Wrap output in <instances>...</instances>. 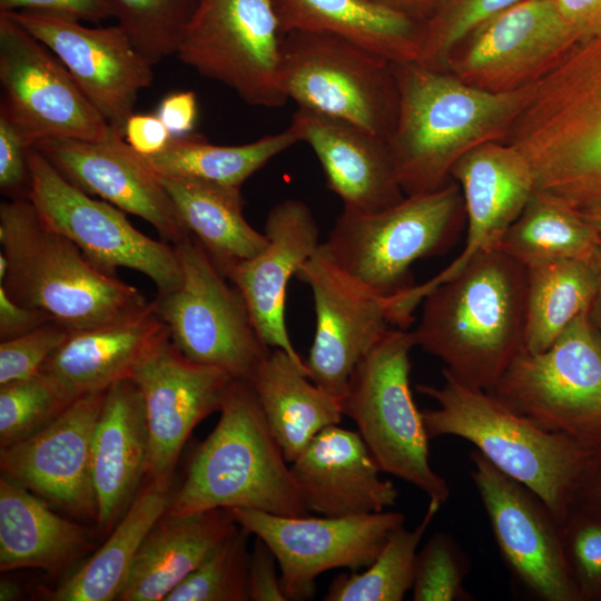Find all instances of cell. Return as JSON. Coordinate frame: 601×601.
<instances>
[{
  "mask_svg": "<svg viewBox=\"0 0 601 601\" xmlns=\"http://www.w3.org/2000/svg\"><path fill=\"white\" fill-rule=\"evenodd\" d=\"M265 235L267 246L230 267L225 276L243 295L260 339L305 365L287 331L286 290L292 276L321 246L319 228L304 201L285 199L268 213Z\"/></svg>",
  "mask_w": 601,
  "mask_h": 601,
  "instance_id": "603a6c76",
  "label": "cell"
},
{
  "mask_svg": "<svg viewBox=\"0 0 601 601\" xmlns=\"http://www.w3.org/2000/svg\"><path fill=\"white\" fill-rule=\"evenodd\" d=\"M578 43L553 0H524L475 28L444 70L486 91H513L538 82Z\"/></svg>",
  "mask_w": 601,
  "mask_h": 601,
  "instance_id": "2e32d148",
  "label": "cell"
},
{
  "mask_svg": "<svg viewBox=\"0 0 601 601\" xmlns=\"http://www.w3.org/2000/svg\"><path fill=\"white\" fill-rule=\"evenodd\" d=\"M599 244L580 210L535 190L497 249L525 268L562 259L593 260Z\"/></svg>",
  "mask_w": 601,
  "mask_h": 601,
  "instance_id": "d590c367",
  "label": "cell"
},
{
  "mask_svg": "<svg viewBox=\"0 0 601 601\" xmlns=\"http://www.w3.org/2000/svg\"><path fill=\"white\" fill-rule=\"evenodd\" d=\"M506 138L529 162L535 190L578 210L601 204V33L535 82Z\"/></svg>",
  "mask_w": 601,
  "mask_h": 601,
  "instance_id": "3957f363",
  "label": "cell"
},
{
  "mask_svg": "<svg viewBox=\"0 0 601 601\" xmlns=\"http://www.w3.org/2000/svg\"><path fill=\"white\" fill-rule=\"evenodd\" d=\"M296 277L313 294L315 334L304 361L308 377L341 396L359 359L391 325L383 298L339 268L321 246Z\"/></svg>",
  "mask_w": 601,
  "mask_h": 601,
  "instance_id": "ffe728a7",
  "label": "cell"
},
{
  "mask_svg": "<svg viewBox=\"0 0 601 601\" xmlns=\"http://www.w3.org/2000/svg\"><path fill=\"white\" fill-rule=\"evenodd\" d=\"M169 331L152 302L108 323L71 331L41 367L72 400L130 378Z\"/></svg>",
  "mask_w": 601,
  "mask_h": 601,
  "instance_id": "4316f807",
  "label": "cell"
},
{
  "mask_svg": "<svg viewBox=\"0 0 601 601\" xmlns=\"http://www.w3.org/2000/svg\"><path fill=\"white\" fill-rule=\"evenodd\" d=\"M415 346L459 382L491 392L524 348L526 268L495 248L422 300Z\"/></svg>",
  "mask_w": 601,
  "mask_h": 601,
  "instance_id": "7a4b0ae2",
  "label": "cell"
},
{
  "mask_svg": "<svg viewBox=\"0 0 601 601\" xmlns=\"http://www.w3.org/2000/svg\"><path fill=\"white\" fill-rule=\"evenodd\" d=\"M451 177L462 193L466 239L461 254L437 274L441 282L497 248L535 191L529 162L508 142L492 141L472 149L454 165Z\"/></svg>",
  "mask_w": 601,
  "mask_h": 601,
  "instance_id": "cb8c5ba5",
  "label": "cell"
},
{
  "mask_svg": "<svg viewBox=\"0 0 601 601\" xmlns=\"http://www.w3.org/2000/svg\"><path fill=\"white\" fill-rule=\"evenodd\" d=\"M580 213L593 229L597 242L601 247V204L580 210Z\"/></svg>",
  "mask_w": 601,
  "mask_h": 601,
  "instance_id": "6f0895ef",
  "label": "cell"
},
{
  "mask_svg": "<svg viewBox=\"0 0 601 601\" xmlns=\"http://www.w3.org/2000/svg\"><path fill=\"white\" fill-rule=\"evenodd\" d=\"M230 512L239 526L273 551L284 593L295 601L313 598L315 580L326 571L367 568L405 521L403 513L393 511L342 518L285 516L243 508Z\"/></svg>",
  "mask_w": 601,
  "mask_h": 601,
  "instance_id": "9a60e30c",
  "label": "cell"
},
{
  "mask_svg": "<svg viewBox=\"0 0 601 601\" xmlns=\"http://www.w3.org/2000/svg\"><path fill=\"white\" fill-rule=\"evenodd\" d=\"M156 115L173 137L191 134L197 119V100L194 91L167 95L158 106Z\"/></svg>",
  "mask_w": 601,
  "mask_h": 601,
  "instance_id": "f5cc1de1",
  "label": "cell"
},
{
  "mask_svg": "<svg viewBox=\"0 0 601 601\" xmlns=\"http://www.w3.org/2000/svg\"><path fill=\"white\" fill-rule=\"evenodd\" d=\"M249 534L238 525L165 601L249 600Z\"/></svg>",
  "mask_w": 601,
  "mask_h": 601,
  "instance_id": "ab89813d",
  "label": "cell"
},
{
  "mask_svg": "<svg viewBox=\"0 0 601 601\" xmlns=\"http://www.w3.org/2000/svg\"><path fill=\"white\" fill-rule=\"evenodd\" d=\"M470 459L471 477L514 581L539 600L581 601L566 568L560 524L548 506L477 450Z\"/></svg>",
  "mask_w": 601,
  "mask_h": 601,
  "instance_id": "e0dca14e",
  "label": "cell"
},
{
  "mask_svg": "<svg viewBox=\"0 0 601 601\" xmlns=\"http://www.w3.org/2000/svg\"><path fill=\"white\" fill-rule=\"evenodd\" d=\"M213 432L195 450L166 510L253 509L302 516L308 510L250 383L234 380Z\"/></svg>",
  "mask_w": 601,
  "mask_h": 601,
  "instance_id": "277c9868",
  "label": "cell"
},
{
  "mask_svg": "<svg viewBox=\"0 0 601 601\" xmlns=\"http://www.w3.org/2000/svg\"><path fill=\"white\" fill-rule=\"evenodd\" d=\"M464 223L460 186L450 181L378 211L343 207L322 247L345 273L388 299L415 285L411 267L416 260L443 255L456 244Z\"/></svg>",
  "mask_w": 601,
  "mask_h": 601,
  "instance_id": "52a82bcc",
  "label": "cell"
},
{
  "mask_svg": "<svg viewBox=\"0 0 601 601\" xmlns=\"http://www.w3.org/2000/svg\"><path fill=\"white\" fill-rule=\"evenodd\" d=\"M279 83L298 108L341 119L388 138L398 90L395 63L325 33L282 35Z\"/></svg>",
  "mask_w": 601,
  "mask_h": 601,
  "instance_id": "9c48e42d",
  "label": "cell"
},
{
  "mask_svg": "<svg viewBox=\"0 0 601 601\" xmlns=\"http://www.w3.org/2000/svg\"><path fill=\"white\" fill-rule=\"evenodd\" d=\"M20 10L60 13L91 22L110 18L107 0H0V12Z\"/></svg>",
  "mask_w": 601,
  "mask_h": 601,
  "instance_id": "c3c4849f",
  "label": "cell"
},
{
  "mask_svg": "<svg viewBox=\"0 0 601 601\" xmlns=\"http://www.w3.org/2000/svg\"><path fill=\"white\" fill-rule=\"evenodd\" d=\"M289 464L307 510L324 516L382 512L398 496L394 484L380 477L359 433L338 424L322 430Z\"/></svg>",
  "mask_w": 601,
  "mask_h": 601,
  "instance_id": "d4e9b609",
  "label": "cell"
},
{
  "mask_svg": "<svg viewBox=\"0 0 601 601\" xmlns=\"http://www.w3.org/2000/svg\"><path fill=\"white\" fill-rule=\"evenodd\" d=\"M280 39L270 0H199L176 55L246 104L279 108Z\"/></svg>",
  "mask_w": 601,
  "mask_h": 601,
  "instance_id": "4fadbf2b",
  "label": "cell"
},
{
  "mask_svg": "<svg viewBox=\"0 0 601 601\" xmlns=\"http://www.w3.org/2000/svg\"><path fill=\"white\" fill-rule=\"evenodd\" d=\"M441 505L428 502L421 522L412 530L396 528L375 560L362 572L337 575L325 601H401L412 590L420 543Z\"/></svg>",
  "mask_w": 601,
  "mask_h": 601,
  "instance_id": "74e56055",
  "label": "cell"
},
{
  "mask_svg": "<svg viewBox=\"0 0 601 601\" xmlns=\"http://www.w3.org/2000/svg\"><path fill=\"white\" fill-rule=\"evenodd\" d=\"M31 146L0 106V190L9 199L28 198Z\"/></svg>",
  "mask_w": 601,
  "mask_h": 601,
  "instance_id": "bcb514c9",
  "label": "cell"
},
{
  "mask_svg": "<svg viewBox=\"0 0 601 601\" xmlns=\"http://www.w3.org/2000/svg\"><path fill=\"white\" fill-rule=\"evenodd\" d=\"M3 13L46 45L107 122L124 134L139 92L154 78L152 65L125 30L117 23L92 28L77 18L52 12Z\"/></svg>",
  "mask_w": 601,
  "mask_h": 601,
  "instance_id": "d6986e66",
  "label": "cell"
},
{
  "mask_svg": "<svg viewBox=\"0 0 601 601\" xmlns=\"http://www.w3.org/2000/svg\"><path fill=\"white\" fill-rule=\"evenodd\" d=\"M130 378L141 393L149 434L144 482L171 491L185 443L198 423L220 410L235 378L188 359L169 337L141 361Z\"/></svg>",
  "mask_w": 601,
  "mask_h": 601,
  "instance_id": "ac0fdd59",
  "label": "cell"
},
{
  "mask_svg": "<svg viewBox=\"0 0 601 601\" xmlns=\"http://www.w3.org/2000/svg\"><path fill=\"white\" fill-rule=\"evenodd\" d=\"M90 546L82 525L53 512L18 481L0 477V571L59 573Z\"/></svg>",
  "mask_w": 601,
  "mask_h": 601,
  "instance_id": "4dcf8cb0",
  "label": "cell"
},
{
  "mask_svg": "<svg viewBox=\"0 0 601 601\" xmlns=\"http://www.w3.org/2000/svg\"><path fill=\"white\" fill-rule=\"evenodd\" d=\"M171 137L156 114H132L124 127L126 142L141 156L160 152L167 147Z\"/></svg>",
  "mask_w": 601,
  "mask_h": 601,
  "instance_id": "681fc988",
  "label": "cell"
},
{
  "mask_svg": "<svg viewBox=\"0 0 601 601\" xmlns=\"http://www.w3.org/2000/svg\"><path fill=\"white\" fill-rule=\"evenodd\" d=\"M149 434L141 393L131 378L105 393L92 443L97 528L108 534L138 495L146 475Z\"/></svg>",
  "mask_w": 601,
  "mask_h": 601,
  "instance_id": "83f0119b",
  "label": "cell"
},
{
  "mask_svg": "<svg viewBox=\"0 0 601 601\" xmlns=\"http://www.w3.org/2000/svg\"><path fill=\"white\" fill-rule=\"evenodd\" d=\"M41 152L72 185L90 196L148 221L161 239L175 245L188 231L159 176L115 128L102 140L48 139Z\"/></svg>",
  "mask_w": 601,
  "mask_h": 601,
  "instance_id": "7402d4cb",
  "label": "cell"
},
{
  "mask_svg": "<svg viewBox=\"0 0 601 601\" xmlns=\"http://www.w3.org/2000/svg\"><path fill=\"white\" fill-rule=\"evenodd\" d=\"M280 33L338 37L394 63L417 62L424 21L372 0H270Z\"/></svg>",
  "mask_w": 601,
  "mask_h": 601,
  "instance_id": "f546056e",
  "label": "cell"
},
{
  "mask_svg": "<svg viewBox=\"0 0 601 601\" xmlns=\"http://www.w3.org/2000/svg\"><path fill=\"white\" fill-rule=\"evenodd\" d=\"M71 329L50 322L21 336L0 342V385L37 375Z\"/></svg>",
  "mask_w": 601,
  "mask_h": 601,
  "instance_id": "f6af8a7d",
  "label": "cell"
},
{
  "mask_svg": "<svg viewBox=\"0 0 601 601\" xmlns=\"http://www.w3.org/2000/svg\"><path fill=\"white\" fill-rule=\"evenodd\" d=\"M595 287L594 259H562L526 268L524 349H546L590 309Z\"/></svg>",
  "mask_w": 601,
  "mask_h": 601,
  "instance_id": "8d00e7d4",
  "label": "cell"
},
{
  "mask_svg": "<svg viewBox=\"0 0 601 601\" xmlns=\"http://www.w3.org/2000/svg\"><path fill=\"white\" fill-rule=\"evenodd\" d=\"M0 106L31 148L48 139L102 140L112 127L62 61L0 12Z\"/></svg>",
  "mask_w": 601,
  "mask_h": 601,
  "instance_id": "5bb4252c",
  "label": "cell"
},
{
  "mask_svg": "<svg viewBox=\"0 0 601 601\" xmlns=\"http://www.w3.org/2000/svg\"><path fill=\"white\" fill-rule=\"evenodd\" d=\"M105 393L75 400L35 435L0 449L2 474L69 513L97 523L92 443Z\"/></svg>",
  "mask_w": 601,
  "mask_h": 601,
  "instance_id": "44dd1931",
  "label": "cell"
},
{
  "mask_svg": "<svg viewBox=\"0 0 601 601\" xmlns=\"http://www.w3.org/2000/svg\"><path fill=\"white\" fill-rule=\"evenodd\" d=\"M413 18L425 20L441 0H372Z\"/></svg>",
  "mask_w": 601,
  "mask_h": 601,
  "instance_id": "11a10c76",
  "label": "cell"
},
{
  "mask_svg": "<svg viewBox=\"0 0 601 601\" xmlns=\"http://www.w3.org/2000/svg\"><path fill=\"white\" fill-rule=\"evenodd\" d=\"M442 372L441 386L416 385L418 393L437 404L422 411L428 439L456 436L469 441L496 469L536 494L560 524L590 450L563 434L543 430L492 393Z\"/></svg>",
  "mask_w": 601,
  "mask_h": 601,
  "instance_id": "8992f818",
  "label": "cell"
},
{
  "mask_svg": "<svg viewBox=\"0 0 601 601\" xmlns=\"http://www.w3.org/2000/svg\"><path fill=\"white\" fill-rule=\"evenodd\" d=\"M553 1L580 42L601 33V0Z\"/></svg>",
  "mask_w": 601,
  "mask_h": 601,
  "instance_id": "db71d44e",
  "label": "cell"
},
{
  "mask_svg": "<svg viewBox=\"0 0 601 601\" xmlns=\"http://www.w3.org/2000/svg\"><path fill=\"white\" fill-rule=\"evenodd\" d=\"M560 533L566 568L581 601H601V513L570 506Z\"/></svg>",
  "mask_w": 601,
  "mask_h": 601,
  "instance_id": "ee69618b",
  "label": "cell"
},
{
  "mask_svg": "<svg viewBox=\"0 0 601 601\" xmlns=\"http://www.w3.org/2000/svg\"><path fill=\"white\" fill-rule=\"evenodd\" d=\"M524 0H441L424 20L418 63L444 70L450 52L475 28Z\"/></svg>",
  "mask_w": 601,
  "mask_h": 601,
  "instance_id": "b9f144b4",
  "label": "cell"
},
{
  "mask_svg": "<svg viewBox=\"0 0 601 601\" xmlns=\"http://www.w3.org/2000/svg\"><path fill=\"white\" fill-rule=\"evenodd\" d=\"M570 506L601 513V447L590 450L574 480Z\"/></svg>",
  "mask_w": 601,
  "mask_h": 601,
  "instance_id": "816d5d0a",
  "label": "cell"
},
{
  "mask_svg": "<svg viewBox=\"0 0 601 601\" xmlns=\"http://www.w3.org/2000/svg\"><path fill=\"white\" fill-rule=\"evenodd\" d=\"M179 219L225 275L268 244L244 217L240 188L188 177H161Z\"/></svg>",
  "mask_w": 601,
  "mask_h": 601,
  "instance_id": "d6a6232c",
  "label": "cell"
},
{
  "mask_svg": "<svg viewBox=\"0 0 601 601\" xmlns=\"http://www.w3.org/2000/svg\"><path fill=\"white\" fill-rule=\"evenodd\" d=\"M30 175L28 199L41 223L71 240L98 268L110 275L117 268L139 272L157 293L179 286L181 267L174 245L142 234L124 210L72 185L35 148Z\"/></svg>",
  "mask_w": 601,
  "mask_h": 601,
  "instance_id": "7c38bea8",
  "label": "cell"
},
{
  "mask_svg": "<svg viewBox=\"0 0 601 601\" xmlns=\"http://www.w3.org/2000/svg\"><path fill=\"white\" fill-rule=\"evenodd\" d=\"M0 243L8 260L0 286L7 295L71 331L108 323L149 303L138 288L101 270L71 240L45 226L28 198L1 203Z\"/></svg>",
  "mask_w": 601,
  "mask_h": 601,
  "instance_id": "5b68a950",
  "label": "cell"
},
{
  "mask_svg": "<svg viewBox=\"0 0 601 601\" xmlns=\"http://www.w3.org/2000/svg\"><path fill=\"white\" fill-rule=\"evenodd\" d=\"M21 594V588L17 582L4 578L0 580V601L18 600Z\"/></svg>",
  "mask_w": 601,
  "mask_h": 601,
  "instance_id": "680465c9",
  "label": "cell"
},
{
  "mask_svg": "<svg viewBox=\"0 0 601 601\" xmlns=\"http://www.w3.org/2000/svg\"><path fill=\"white\" fill-rule=\"evenodd\" d=\"M414 346L412 332L388 328L353 370L342 395L343 414L357 425L381 472L443 505L450 487L430 464V439L410 387Z\"/></svg>",
  "mask_w": 601,
  "mask_h": 601,
  "instance_id": "ba28073f",
  "label": "cell"
},
{
  "mask_svg": "<svg viewBox=\"0 0 601 601\" xmlns=\"http://www.w3.org/2000/svg\"><path fill=\"white\" fill-rule=\"evenodd\" d=\"M229 509L165 512L144 539L119 601H161L237 529Z\"/></svg>",
  "mask_w": 601,
  "mask_h": 601,
  "instance_id": "f1b7e54d",
  "label": "cell"
},
{
  "mask_svg": "<svg viewBox=\"0 0 601 601\" xmlns=\"http://www.w3.org/2000/svg\"><path fill=\"white\" fill-rule=\"evenodd\" d=\"M490 393L543 430L601 447V337L589 311L546 349L523 348Z\"/></svg>",
  "mask_w": 601,
  "mask_h": 601,
  "instance_id": "30bf717a",
  "label": "cell"
},
{
  "mask_svg": "<svg viewBox=\"0 0 601 601\" xmlns=\"http://www.w3.org/2000/svg\"><path fill=\"white\" fill-rule=\"evenodd\" d=\"M470 561L453 536L436 532L417 551L412 585L414 601H470L464 587Z\"/></svg>",
  "mask_w": 601,
  "mask_h": 601,
  "instance_id": "7bdbcfd3",
  "label": "cell"
},
{
  "mask_svg": "<svg viewBox=\"0 0 601 601\" xmlns=\"http://www.w3.org/2000/svg\"><path fill=\"white\" fill-rule=\"evenodd\" d=\"M395 76L397 116L386 141L405 195L440 189L464 155L508 137L535 86L486 91L415 61L395 63Z\"/></svg>",
  "mask_w": 601,
  "mask_h": 601,
  "instance_id": "6da1fadb",
  "label": "cell"
},
{
  "mask_svg": "<svg viewBox=\"0 0 601 601\" xmlns=\"http://www.w3.org/2000/svg\"><path fill=\"white\" fill-rule=\"evenodd\" d=\"M278 562L269 546L256 536L249 555L248 597L252 601H286Z\"/></svg>",
  "mask_w": 601,
  "mask_h": 601,
  "instance_id": "7dc6e473",
  "label": "cell"
},
{
  "mask_svg": "<svg viewBox=\"0 0 601 601\" xmlns=\"http://www.w3.org/2000/svg\"><path fill=\"white\" fill-rule=\"evenodd\" d=\"M174 247L181 282L152 300L170 341L188 359L249 382L272 349L258 336L243 295L194 237Z\"/></svg>",
  "mask_w": 601,
  "mask_h": 601,
  "instance_id": "8fae6325",
  "label": "cell"
},
{
  "mask_svg": "<svg viewBox=\"0 0 601 601\" xmlns=\"http://www.w3.org/2000/svg\"><path fill=\"white\" fill-rule=\"evenodd\" d=\"M171 491L144 482L138 495L105 543L71 572L48 597L53 601L117 600L137 552L166 512Z\"/></svg>",
  "mask_w": 601,
  "mask_h": 601,
  "instance_id": "836d02e7",
  "label": "cell"
},
{
  "mask_svg": "<svg viewBox=\"0 0 601 601\" xmlns=\"http://www.w3.org/2000/svg\"><path fill=\"white\" fill-rule=\"evenodd\" d=\"M50 322L55 321L47 312L13 302L0 286L1 342L21 336Z\"/></svg>",
  "mask_w": 601,
  "mask_h": 601,
  "instance_id": "f907efd6",
  "label": "cell"
},
{
  "mask_svg": "<svg viewBox=\"0 0 601 601\" xmlns=\"http://www.w3.org/2000/svg\"><path fill=\"white\" fill-rule=\"evenodd\" d=\"M295 130L266 135L244 145H215L199 134L171 137L167 147L142 156L161 177H188L240 188L270 159L298 142Z\"/></svg>",
  "mask_w": 601,
  "mask_h": 601,
  "instance_id": "e575fe53",
  "label": "cell"
},
{
  "mask_svg": "<svg viewBox=\"0 0 601 601\" xmlns=\"http://www.w3.org/2000/svg\"><path fill=\"white\" fill-rule=\"evenodd\" d=\"M249 383L288 463L344 415L342 397L316 385L305 365L280 348L270 351Z\"/></svg>",
  "mask_w": 601,
  "mask_h": 601,
  "instance_id": "1f68e13d",
  "label": "cell"
},
{
  "mask_svg": "<svg viewBox=\"0 0 601 601\" xmlns=\"http://www.w3.org/2000/svg\"><path fill=\"white\" fill-rule=\"evenodd\" d=\"M315 152L326 186L344 208L378 211L404 194L387 141L351 122L297 108L289 125Z\"/></svg>",
  "mask_w": 601,
  "mask_h": 601,
  "instance_id": "484cf974",
  "label": "cell"
},
{
  "mask_svg": "<svg viewBox=\"0 0 601 601\" xmlns=\"http://www.w3.org/2000/svg\"><path fill=\"white\" fill-rule=\"evenodd\" d=\"M73 401L46 373L0 385V449L49 425Z\"/></svg>",
  "mask_w": 601,
  "mask_h": 601,
  "instance_id": "60d3db41",
  "label": "cell"
},
{
  "mask_svg": "<svg viewBox=\"0 0 601 601\" xmlns=\"http://www.w3.org/2000/svg\"><path fill=\"white\" fill-rule=\"evenodd\" d=\"M597 267V287L589 309L590 319L601 337V247L594 257Z\"/></svg>",
  "mask_w": 601,
  "mask_h": 601,
  "instance_id": "9f6ffc18",
  "label": "cell"
},
{
  "mask_svg": "<svg viewBox=\"0 0 601 601\" xmlns=\"http://www.w3.org/2000/svg\"><path fill=\"white\" fill-rule=\"evenodd\" d=\"M138 51L152 66L176 53L199 0H107Z\"/></svg>",
  "mask_w": 601,
  "mask_h": 601,
  "instance_id": "f35d334b",
  "label": "cell"
}]
</instances>
